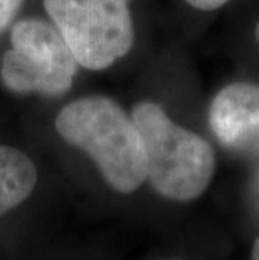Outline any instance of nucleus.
I'll use <instances>...</instances> for the list:
<instances>
[{
  "mask_svg": "<svg viewBox=\"0 0 259 260\" xmlns=\"http://www.w3.org/2000/svg\"><path fill=\"white\" fill-rule=\"evenodd\" d=\"M10 44L0 66V79L9 91L47 98L71 91L79 64L52 22L37 17L15 22Z\"/></svg>",
  "mask_w": 259,
  "mask_h": 260,
  "instance_id": "20e7f679",
  "label": "nucleus"
},
{
  "mask_svg": "<svg viewBox=\"0 0 259 260\" xmlns=\"http://www.w3.org/2000/svg\"><path fill=\"white\" fill-rule=\"evenodd\" d=\"M57 135L84 151L106 185L121 195L136 191L147 181L143 140L130 113L103 94L69 101L54 121Z\"/></svg>",
  "mask_w": 259,
  "mask_h": 260,
  "instance_id": "f257e3e1",
  "label": "nucleus"
},
{
  "mask_svg": "<svg viewBox=\"0 0 259 260\" xmlns=\"http://www.w3.org/2000/svg\"><path fill=\"white\" fill-rule=\"evenodd\" d=\"M207 121L224 148L259 151V84L241 81L219 89L209 104Z\"/></svg>",
  "mask_w": 259,
  "mask_h": 260,
  "instance_id": "39448f33",
  "label": "nucleus"
},
{
  "mask_svg": "<svg viewBox=\"0 0 259 260\" xmlns=\"http://www.w3.org/2000/svg\"><path fill=\"white\" fill-rule=\"evenodd\" d=\"M184 2L189 5L190 9L197 10V12H216V10H220L225 5H229L233 0H184Z\"/></svg>",
  "mask_w": 259,
  "mask_h": 260,
  "instance_id": "6e6552de",
  "label": "nucleus"
},
{
  "mask_svg": "<svg viewBox=\"0 0 259 260\" xmlns=\"http://www.w3.org/2000/svg\"><path fill=\"white\" fill-rule=\"evenodd\" d=\"M158 260H177V258H158Z\"/></svg>",
  "mask_w": 259,
  "mask_h": 260,
  "instance_id": "9b49d317",
  "label": "nucleus"
},
{
  "mask_svg": "<svg viewBox=\"0 0 259 260\" xmlns=\"http://www.w3.org/2000/svg\"><path fill=\"white\" fill-rule=\"evenodd\" d=\"M147 154V180L157 195L172 202L199 198L216 173L211 143L175 123L162 104L140 101L130 113Z\"/></svg>",
  "mask_w": 259,
  "mask_h": 260,
  "instance_id": "f03ea898",
  "label": "nucleus"
},
{
  "mask_svg": "<svg viewBox=\"0 0 259 260\" xmlns=\"http://www.w3.org/2000/svg\"><path fill=\"white\" fill-rule=\"evenodd\" d=\"M131 0H42L81 68L104 71L135 44Z\"/></svg>",
  "mask_w": 259,
  "mask_h": 260,
  "instance_id": "7ed1b4c3",
  "label": "nucleus"
},
{
  "mask_svg": "<svg viewBox=\"0 0 259 260\" xmlns=\"http://www.w3.org/2000/svg\"><path fill=\"white\" fill-rule=\"evenodd\" d=\"M22 4L24 0H0V32H4L10 25Z\"/></svg>",
  "mask_w": 259,
  "mask_h": 260,
  "instance_id": "0eeeda50",
  "label": "nucleus"
},
{
  "mask_svg": "<svg viewBox=\"0 0 259 260\" xmlns=\"http://www.w3.org/2000/svg\"><path fill=\"white\" fill-rule=\"evenodd\" d=\"M39 171L29 154L19 148L0 145V217L12 212L32 195Z\"/></svg>",
  "mask_w": 259,
  "mask_h": 260,
  "instance_id": "423d86ee",
  "label": "nucleus"
},
{
  "mask_svg": "<svg viewBox=\"0 0 259 260\" xmlns=\"http://www.w3.org/2000/svg\"><path fill=\"white\" fill-rule=\"evenodd\" d=\"M249 260H259V237L252 243V248H251V255Z\"/></svg>",
  "mask_w": 259,
  "mask_h": 260,
  "instance_id": "1a4fd4ad",
  "label": "nucleus"
},
{
  "mask_svg": "<svg viewBox=\"0 0 259 260\" xmlns=\"http://www.w3.org/2000/svg\"><path fill=\"white\" fill-rule=\"evenodd\" d=\"M254 37H256V42H257V46H259V17H257V22H256V25H254Z\"/></svg>",
  "mask_w": 259,
  "mask_h": 260,
  "instance_id": "9d476101",
  "label": "nucleus"
}]
</instances>
